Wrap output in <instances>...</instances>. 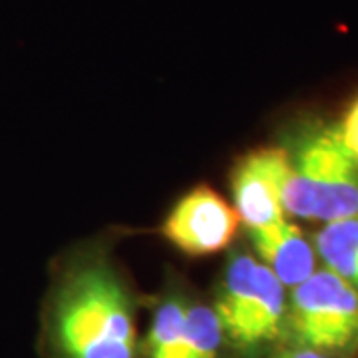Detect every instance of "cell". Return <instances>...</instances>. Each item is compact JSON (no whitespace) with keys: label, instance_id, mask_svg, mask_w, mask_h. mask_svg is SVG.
<instances>
[{"label":"cell","instance_id":"cell-1","mask_svg":"<svg viewBox=\"0 0 358 358\" xmlns=\"http://www.w3.org/2000/svg\"><path fill=\"white\" fill-rule=\"evenodd\" d=\"M44 336L52 358H138L134 296L108 261L86 257L60 277Z\"/></svg>","mask_w":358,"mask_h":358},{"label":"cell","instance_id":"cell-2","mask_svg":"<svg viewBox=\"0 0 358 358\" xmlns=\"http://www.w3.org/2000/svg\"><path fill=\"white\" fill-rule=\"evenodd\" d=\"M287 155L291 169L282 187L285 213L324 223L358 215V162L341 140L338 126H308Z\"/></svg>","mask_w":358,"mask_h":358},{"label":"cell","instance_id":"cell-3","mask_svg":"<svg viewBox=\"0 0 358 358\" xmlns=\"http://www.w3.org/2000/svg\"><path fill=\"white\" fill-rule=\"evenodd\" d=\"M215 308L225 345L237 358H263L285 345L287 293L271 268L235 251L217 285Z\"/></svg>","mask_w":358,"mask_h":358},{"label":"cell","instance_id":"cell-4","mask_svg":"<svg viewBox=\"0 0 358 358\" xmlns=\"http://www.w3.org/2000/svg\"><path fill=\"white\" fill-rule=\"evenodd\" d=\"M285 345L334 357L358 352V291L329 268L315 271L287 296Z\"/></svg>","mask_w":358,"mask_h":358},{"label":"cell","instance_id":"cell-5","mask_svg":"<svg viewBox=\"0 0 358 358\" xmlns=\"http://www.w3.org/2000/svg\"><path fill=\"white\" fill-rule=\"evenodd\" d=\"M225 348L213 305L167 293L155 307L138 358H223Z\"/></svg>","mask_w":358,"mask_h":358},{"label":"cell","instance_id":"cell-6","mask_svg":"<svg viewBox=\"0 0 358 358\" xmlns=\"http://www.w3.org/2000/svg\"><path fill=\"white\" fill-rule=\"evenodd\" d=\"M241 219L215 189L199 185L185 193L164 221V237L187 255H211L233 241Z\"/></svg>","mask_w":358,"mask_h":358},{"label":"cell","instance_id":"cell-7","mask_svg":"<svg viewBox=\"0 0 358 358\" xmlns=\"http://www.w3.org/2000/svg\"><path fill=\"white\" fill-rule=\"evenodd\" d=\"M285 148H261L247 154L233 169L231 189L235 211L249 229H259L285 219L282 187L289 178Z\"/></svg>","mask_w":358,"mask_h":358},{"label":"cell","instance_id":"cell-8","mask_svg":"<svg viewBox=\"0 0 358 358\" xmlns=\"http://www.w3.org/2000/svg\"><path fill=\"white\" fill-rule=\"evenodd\" d=\"M253 247L263 265L281 281L285 289H294L317 271V253L303 231L287 219L259 229H249Z\"/></svg>","mask_w":358,"mask_h":358},{"label":"cell","instance_id":"cell-9","mask_svg":"<svg viewBox=\"0 0 358 358\" xmlns=\"http://www.w3.org/2000/svg\"><path fill=\"white\" fill-rule=\"evenodd\" d=\"M324 267L358 291V215L324 223L315 237Z\"/></svg>","mask_w":358,"mask_h":358},{"label":"cell","instance_id":"cell-10","mask_svg":"<svg viewBox=\"0 0 358 358\" xmlns=\"http://www.w3.org/2000/svg\"><path fill=\"white\" fill-rule=\"evenodd\" d=\"M338 134H341V140L346 145V150L358 162V98L350 103L343 124L338 126Z\"/></svg>","mask_w":358,"mask_h":358},{"label":"cell","instance_id":"cell-11","mask_svg":"<svg viewBox=\"0 0 358 358\" xmlns=\"http://www.w3.org/2000/svg\"><path fill=\"white\" fill-rule=\"evenodd\" d=\"M268 358H343L334 357V355H327V352H319L313 348H305V346H294V345H281L279 348H275Z\"/></svg>","mask_w":358,"mask_h":358}]
</instances>
